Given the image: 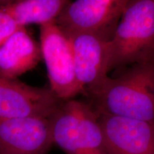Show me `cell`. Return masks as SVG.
Wrapping results in <instances>:
<instances>
[{
  "mask_svg": "<svg viewBox=\"0 0 154 154\" xmlns=\"http://www.w3.org/2000/svg\"><path fill=\"white\" fill-rule=\"evenodd\" d=\"M87 94L98 113L154 125V61L133 65L117 77L109 76Z\"/></svg>",
  "mask_w": 154,
  "mask_h": 154,
  "instance_id": "1",
  "label": "cell"
},
{
  "mask_svg": "<svg viewBox=\"0 0 154 154\" xmlns=\"http://www.w3.org/2000/svg\"><path fill=\"white\" fill-rule=\"evenodd\" d=\"M109 46V72L154 61V0H128Z\"/></svg>",
  "mask_w": 154,
  "mask_h": 154,
  "instance_id": "2",
  "label": "cell"
},
{
  "mask_svg": "<svg viewBox=\"0 0 154 154\" xmlns=\"http://www.w3.org/2000/svg\"><path fill=\"white\" fill-rule=\"evenodd\" d=\"M49 121L54 144L66 154H108L99 114L88 103L63 101Z\"/></svg>",
  "mask_w": 154,
  "mask_h": 154,
  "instance_id": "3",
  "label": "cell"
},
{
  "mask_svg": "<svg viewBox=\"0 0 154 154\" xmlns=\"http://www.w3.org/2000/svg\"><path fill=\"white\" fill-rule=\"evenodd\" d=\"M128 0L69 1L54 21L66 36H96L109 42L115 33Z\"/></svg>",
  "mask_w": 154,
  "mask_h": 154,
  "instance_id": "4",
  "label": "cell"
},
{
  "mask_svg": "<svg viewBox=\"0 0 154 154\" xmlns=\"http://www.w3.org/2000/svg\"><path fill=\"white\" fill-rule=\"evenodd\" d=\"M40 49L54 94L66 101L83 93L75 76L70 43L55 22L40 26Z\"/></svg>",
  "mask_w": 154,
  "mask_h": 154,
  "instance_id": "5",
  "label": "cell"
},
{
  "mask_svg": "<svg viewBox=\"0 0 154 154\" xmlns=\"http://www.w3.org/2000/svg\"><path fill=\"white\" fill-rule=\"evenodd\" d=\"M63 101L51 89L0 75V118L50 117Z\"/></svg>",
  "mask_w": 154,
  "mask_h": 154,
  "instance_id": "6",
  "label": "cell"
},
{
  "mask_svg": "<svg viewBox=\"0 0 154 154\" xmlns=\"http://www.w3.org/2000/svg\"><path fill=\"white\" fill-rule=\"evenodd\" d=\"M53 144L49 117L0 118V154H47Z\"/></svg>",
  "mask_w": 154,
  "mask_h": 154,
  "instance_id": "7",
  "label": "cell"
},
{
  "mask_svg": "<svg viewBox=\"0 0 154 154\" xmlns=\"http://www.w3.org/2000/svg\"><path fill=\"white\" fill-rule=\"evenodd\" d=\"M99 114L108 154H154V125L147 121Z\"/></svg>",
  "mask_w": 154,
  "mask_h": 154,
  "instance_id": "8",
  "label": "cell"
},
{
  "mask_svg": "<svg viewBox=\"0 0 154 154\" xmlns=\"http://www.w3.org/2000/svg\"><path fill=\"white\" fill-rule=\"evenodd\" d=\"M66 37L72 48L76 80L83 93L87 94L109 77V42L89 34Z\"/></svg>",
  "mask_w": 154,
  "mask_h": 154,
  "instance_id": "9",
  "label": "cell"
},
{
  "mask_svg": "<svg viewBox=\"0 0 154 154\" xmlns=\"http://www.w3.org/2000/svg\"><path fill=\"white\" fill-rule=\"evenodd\" d=\"M41 59L40 46L22 27L0 46V75L15 79L34 68Z\"/></svg>",
  "mask_w": 154,
  "mask_h": 154,
  "instance_id": "10",
  "label": "cell"
},
{
  "mask_svg": "<svg viewBox=\"0 0 154 154\" xmlns=\"http://www.w3.org/2000/svg\"><path fill=\"white\" fill-rule=\"evenodd\" d=\"M67 0H20L5 2L13 17L22 27L30 24L41 25L54 22Z\"/></svg>",
  "mask_w": 154,
  "mask_h": 154,
  "instance_id": "11",
  "label": "cell"
},
{
  "mask_svg": "<svg viewBox=\"0 0 154 154\" xmlns=\"http://www.w3.org/2000/svg\"><path fill=\"white\" fill-rule=\"evenodd\" d=\"M22 28L5 3L0 5V46L13 33Z\"/></svg>",
  "mask_w": 154,
  "mask_h": 154,
  "instance_id": "12",
  "label": "cell"
}]
</instances>
